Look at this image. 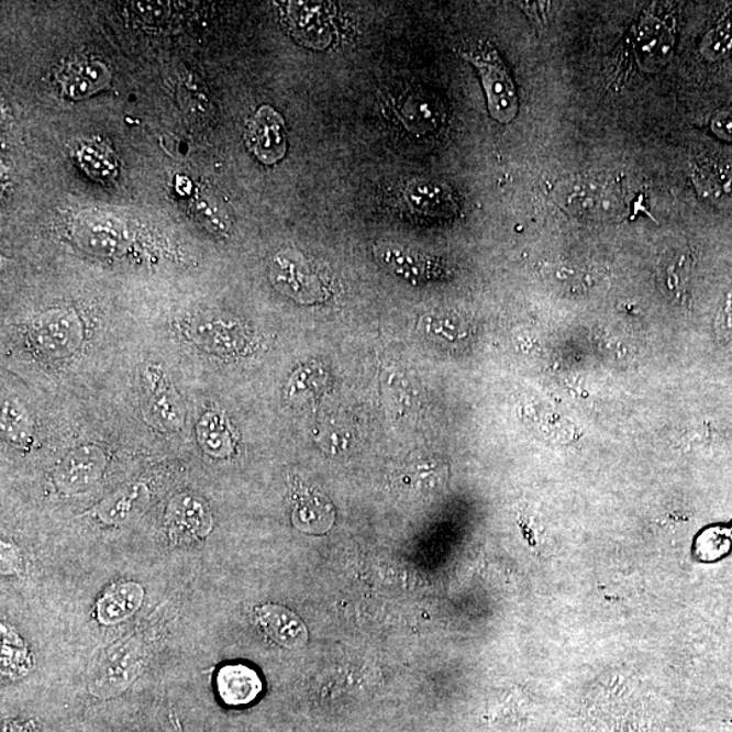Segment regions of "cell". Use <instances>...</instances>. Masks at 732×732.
Returning a JSON list of instances; mask_svg holds the SVG:
<instances>
[{
  "label": "cell",
  "mask_w": 732,
  "mask_h": 732,
  "mask_svg": "<svg viewBox=\"0 0 732 732\" xmlns=\"http://www.w3.org/2000/svg\"><path fill=\"white\" fill-rule=\"evenodd\" d=\"M145 648L141 639L113 644L95 661L87 678L90 695L100 700L114 699L131 687L142 673Z\"/></svg>",
  "instance_id": "6da1fadb"
},
{
  "label": "cell",
  "mask_w": 732,
  "mask_h": 732,
  "mask_svg": "<svg viewBox=\"0 0 732 732\" xmlns=\"http://www.w3.org/2000/svg\"><path fill=\"white\" fill-rule=\"evenodd\" d=\"M462 56L478 69L492 119L509 124L519 114V96L507 64L496 46L480 43L475 48L463 51Z\"/></svg>",
  "instance_id": "7a4b0ae2"
},
{
  "label": "cell",
  "mask_w": 732,
  "mask_h": 732,
  "mask_svg": "<svg viewBox=\"0 0 732 732\" xmlns=\"http://www.w3.org/2000/svg\"><path fill=\"white\" fill-rule=\"evenodd\" d=\"M143 411L151 426L181 432L186 412L181 397L159 365H145L141 374Z\"/></svg>",
  "instance_id": "3957f363"
},
{
  "label": "cell",
  "mask_w": 732,
  "mask_h": 732,
  "mask_svg": "<svg viewBox=\"0 0 732 732\" xmlns=\"http://www.w3.org/2000/svg\"><path fill=\"white\" fill-rule=\"evenodd\" d=\"M31 341L40 354L49 358H67L79 351L84 342V324L73 310H51L31 325Z\"/></svg>",
  "instance_id": "277c9868"
},
{
  "label": "cell",
  "mask_w": 732,
  "mask_h": 732,
  "mask_svg": "<svg viewBox=\"0 0 732 732\" xmlns=\"http://www.w3.org/2000/svg\"><path fill=\"white\" fill-rule=\"evenodd\" d=\"M185 334L196 346L217 356H234L248 344L247 331L241 322L213 311L191 317L185 323Z\"/></svg>",
  "instance_id": "5b68a950"
},
{
  "label": "cell",
  "mask_w": 732,
  "mask_h": 732,
  "mask_svg": "<svg viewBox=\"0 0 732 732\" xmlns=\"http://www.w3.org/2000/svg\"><path fill=\"white\" fill-rule=\"evenodd\" d=\"M107 464V453L100 446L80 445L57 464L54 484L64 496H77L90 490L102 478Z\"/></svg>",
  "instance_id": "8992f818"
},
{
  "label": "cell",
  "mask_w": 732,
  "mask_h": 732,
  "mask_svg": "<svg viewBox=\"0 0 732 732\" xmlns=\"http://www.w3.org/2000/svg\"><path fill=\"white\" fill-rule=\"evenodd\" d=\"M166 529L168 537L176 544L199 542L211 534L212 511L208 503L193 492L177 493L167 504Z\"/></svg>",
  "instance_id": "52a82bcc"
},
{
  "label": "cell",
  "mask_w": 732,
  "mask_h": 732,
  "mask_svg": "<svg viewBox=\"0 0 732 732\" xmlns=\"http://www.w3.org/2000/svg\"><path fill=\"white\" fill-rule=\"evenodd\" d=\"M676 43V29L669 19L644 15L635 31V55L644 71L655 73L666 66Z\"/></svg>",
  "instance_id": "ba28073f"
},
{
  "label": "cell",
  "mask_w": 732,
  "mask_h": 732,
  "mask_svg": "<svg viewBox=\"0 0 732 732\" xmlns=\"http://www.w3.org/2000/svg\"><path fill=\"white\" fill-rule=\"evenodd\" d=\"M74 232L81 248L100 257H112L125 248V229L108 213L89 211L79 214Z\"/></svg>",
  "instance_id": "9c48e42d"
},
{
  "label": "cell",
  "mask_w": 732,
  "mask_h": 732,
  "mask_svg": "<svg viewBox=\"0 0 732 732\" xmlns=\"http://www.w3.org/2000/svg\"><path fill=\"white\" fill-rule=\"evenodd\" d=\"M247 138L249 147L265 165H275L287 154V131L284 120L275 109L263 107L249 121Z\"/></svg>",
  "instance_id": "30bf717a"
},
{
  "label": "cell",
  "mask_w": 732,
  "mask_h": 732,
  "mask_svg": "<svg viewBox=\"0 0 732 732\" xmlns=\"http://www.w3.org/2000/svg\"><path fill=\"white\" fill-rule=\"evenodd\" d=\"M255 621L270 641L285 648H301L308 642V630L303 620L292 610L275 603L259 607Z\"/></svg>",
  "instance_id": "8fae6325"
},
{
  "label": "cell",
  "mask_w": 732,
  "mask_h": 732,
  "mask_svg": "<svg viewBox=\"0 0 732 732\" xmlns=\"http://www.w3.org/2000/svg\"><path fill=\"white\" fill-rule=\"evenodd\" d=\"M149 501L151 492L147 485H126L102 499L97 504L95 513L103 525H124L142 515L148 509Z\"/></svg>",
  "instance_id": "7c38bea8"
},
{
  "label": "cell",
  "mask_w": 732,
  "mask_h": 732,
  "mask_svg": "<svg viewBox=\"0 0 732 732\" xmlns=\"http://www.w3.org/2000/svg\"><path fill=\"white\" fill-rule=\"evenodd\" d=\"M217 689L225 706L243 707L252 705L263 694L264 684L259 673L244 664H230L220 667L217 674Z\"/></svg>",
  "instance_id": "4fadbf2b"
},
{
  "label": "cell",
  "mask_w": 732,
  "mask_h": 732,
  "mask_svg": "<svg viewBox=\"0 0 732 732\" xmlns=\"http://www.w3.org/2000/svg\"><path fill=\"white\" fill-rule=\"evenodd\" d=\"M145 598L143 586L135 580H122L104 590L97 601L96 615L102 625H118L142 608Z\"/></svg>",
  "instance_id": "5bb4252c"
},
{
  "label": "cell",
  "mask_w": 732,
  "mask_h": 732,
  "mask_svg": "<svg viewBox=\"0 0 732 732\" xmlns=\"http://www.w3.org/2000/svg\"><path fill=\"white\" fill-rule=\"evenodd\" d=\"M375 253L382 264L397 275L407 278V280L423 281L443 275L440 265L435 264L428 255L412 252V249L399 246V244H379L375 247Z\"/></svg>",
  "instance_id": "9a60e30c"
},
{
  "label": "cell",
  "mask_w": 732,
  "mask_h": 732,
  "mask_svg": "<svg viewBox=\"0 0 732 732\" xmlns=\"http://www.w3.org/2000/svg\"><path fill=\"white\" fill-rule=\"evenodd\" d=\"M270 276L276 287L285 295L299 301L310 300L315 288L310 273L301 264V258L292 253H280L273 259Z\"/></svg>",
  "instance_id": "2e32d148"
},
{
  "label": "cell",
  "mask_w": 732,
  "mask_h": 732,
  "mask_svg": "<svg viewBox=\"0 0 732 732\" xmlns=\"http://www.w3.org/2000/svg\"><path fill=\"white\" fill-rule=\"evenodd\" d=\"M293 525L307 533H322L331 526V508L323 503L303 486H296L293 492Z\"/></svg>",
  "instance_id": "e0dca14e"
},
{
  "label": "cell",
  "mask_w": 732,
  "mask_h": 732,
  "mask_svg": "<svg viewBox=\"0 0 732 732\" xmlns=\"http://www.w3.org/2000/svg\"><path fill=\"white\" fill-rule=\"evenodd\" d=\"M197 439L202 451L214 458H225L235 451L229 423L218 412L203 414L197 425Z\"/></svg>",
  "instance_id": "ac0fdd59"
},
{
  "label": "cell",
  "mask_w": 732,
  "mask_h": 732,
  "mask_svg": "<svg viewBox=\"0 0 732 732\" xmlns=\"http://www.w3.org/2000/svg\"><path fill=\"white\" fill-rule=\"evenodd\" d=\"M110 74L100 62H84L74 67L63 81V90L73 100L85 98L100 91L108 84Z\"/></svg>",
  "instance_id": "d6986e66"
},
{
  "label": "cell",
  "mask_w": 732,
  "mask_h": 732,
  "mask_svg": "<svg viewBox=\"0 0 732 732\" xmlns=\"http://www.w3.org/2000/svg\"><path fill=\"white\" fill-rule=\"evenodd\" d=\"M615 196L598 184L579 182L568 191L565 207L575 213H609L614 211Z\"/></svg>",
  "instance_id": "ffe728a7"
},
{
  "label": "cell",
  "mask_w": 732,
  "mask_h": 732,
  "mask_svg": "<svg viewBox=\"0 0 732 732\" xmlns=\"http://www.w3.org/2000/svg\"><path fill=\"white\" fill-rule=\"evenodd\" d=\"M75 159L97 181H112L118 176V163L107 147L96 142H84L75 148Z\"/></svg>",
  "instance_id": "44dd1931"
},
{
  "label": "cell",
  "mask_w": 732,
  "mask_h": 732,
  "mask_svg": "<svg viewBox=\"0 0 732 732\" xmlns=\"http://www.w3.org/2000/svg\"><path fill=\"white\" fill-rule=\"evenodd\" d=\"M696 185L713 200L732 199V166L729 163L708 162L696 168Z\"/></svg>",
  "instance_id": "7402d4cb"
},
{
  "label": "cell",
  "mask_w": 732,
  "mask_h": 732,
  "mask_svg": "<svg viewBox=\"0 0 732 732\" xmlns=\"http://www.w3.org/2000/svg\"><path fill=\"white\" fill-rule=\"evenodd\" d=\"M2 430L4 439L19 446L32 441V421L29 412L19 399H3Z\"/></svg>",
  "instance_id": "603a6c76"
},
{
  "label": "cell",
  "mask_w": 732,
  "mask_h": 732,
  "mask_svg": "<svg viewBox=\"0 0 732 732\" xmlns=\"http://www.w3.org/2000/svg\"><path fill=\"white\" fill-rule=\"evenodd\" d=\"M409 200L418 211L426 213H443L451 211V197L441 188L426 184H417L409 191Z\"/></svg>",
  "instance_id": "cb8c5ba5"
},
{
  "label": "cell",
  "mask_w": 732,
  "mask_h": 732,
  "mask_svg": "<svg viewBox=\"0 0 732 732\" xmlns=\"http://www.w3.org/2000/svg\"><path fill=\"white\" fill-rule=\"evenodd\" d=\"M700 52L710 62L722 60L730 56L732 52V23H720L708 32L701 41Z\"/></svg>",
  "instance_id": "d4e9b609"
},
{
  "label": "cell",
  "mask_w": 732,
  "mask_h": 732,
  "mask_svg": "<svg viewBox=\"0 0 732 732\" xmlns=\"http://www.w3.org/2000/svg\"><path fill=\"white\" fill-rule=\"evenodd\" d=\"M195 213L200 222L214 234L223 235L229 231V218L225 209L212 196L200 195L195 201Z\"/></svg>",
  "instance_id": "484cf974"
},
{
  "label": "cell",
  "mask_w": 732,
  "mask_h": 732,
  "mask_svg": "<svg viewBox=\"0 0 732 732\" xmlns=\"http://www.w3.org/2000/svg\"><path fill=\"white\" fill-rule=\"evenodd\" d=\"M714 333L719 341L732 340V288L725 295L723 304L720 306L717 319H714Z\"/></svg>",
  "instance_id": "4316f807"
},
{
  "label": "cell",
  "mask_w": 732,
  "mask_h": 732,
  "mask_svg": "<svg viewBox=\"0 0 732 732\" xmlns=\"http://www.w3.org/2000/svg\"><path fill=\"white\" fill-rule=\"evenodd\" d=\"M712 132L722 141L732 143V108L724 109L713 115Z\"/></svg>",
  "instance_id": "83f0119b"
},
{
  "label": "cell",
  "mask_w": 732,
  "mask_h": 732,
  "mask_svg": "<svg viewBox=\"0 0 732 732\" xmlns=\"http://www.w3.org/2000/svg\"><path fill=\"white\" fill-rule=\"evenodd\" d=\"M138 13H141L145 20L149 22H159L162 19H165L167 14V3H136Z\"/></svg>",
  "instance_id": "f1b7e54d"
}]
</instances>
